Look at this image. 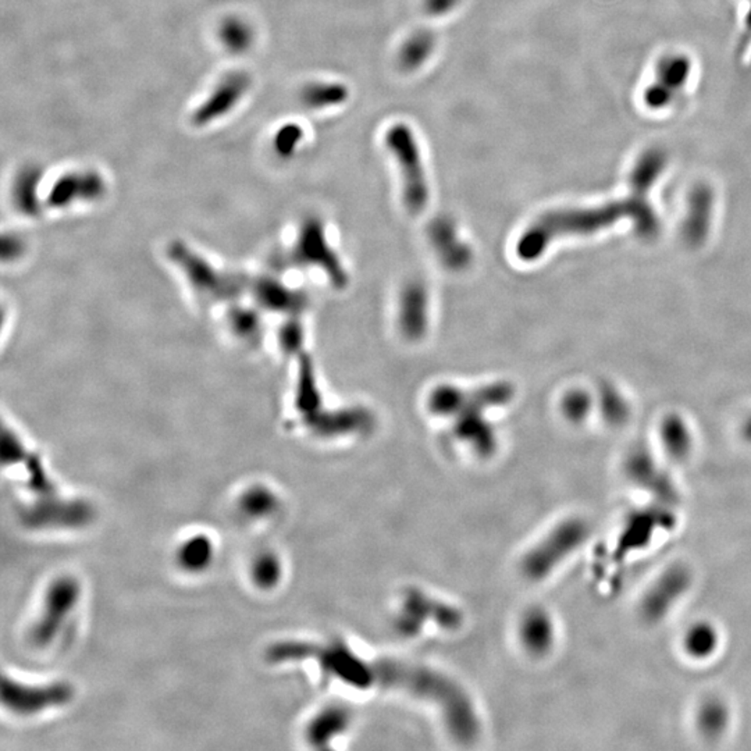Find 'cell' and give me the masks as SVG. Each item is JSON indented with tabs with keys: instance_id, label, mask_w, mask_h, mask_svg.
Listing matches in <instances>:
<instances>
[{
	"instance_id": "1",
	"label": "cell",
	"mask_w": 751,
	"mask_h": 751,
	"mask_svg": "<svg viewBox=\"0 0 751 751\" xmlns=\"http://www.w3.org/2000/svg\"><path fill=\"white\" fill-rule=\"evenodd\" d=\"M649 191L632 188L628 200L607 203L599 208L565 209L546 213L531 224L519 237L516 254L525 262L539 259L552 241L561 237L588 236L605 227L612 226L623 219H629L636 233L644 239H653L658 234L659 221L650 202Z\"/></svg>"
},
{
	"instance_id": "2",
	"label": "cell",
	"mask_w": 751,
	"mask_h": 751,
	"mask_svg": "<svg viewBox=\"0 0 751 751\" xmlns=\"http://www.w3.org/2000/svg\"><path fill=\"white\" fill-rule=\"evenodd\" d=\"M369 677L385 688L400 690L437 709L444 727L458 742L476 740L480 725L473 703L463 688L432 668L403 659H377L365 665Z\"/></svg>"
},
{
	"instance_id": "3",
	"label": "cell",
	"mask_w": 751,
	"mask_h": 751,
	"mask_svg": "<svg viewBox=\"0 0 751 751\" xmlns=\"http://www.w3.org/2000/svg\"><path fill=\"white\" fill-rule=\"evenodd\" d=\"M385 145L400 167L406 208L412 213L421 212L429 200V184L414 132L404 122L391 125L385 134Z\"/></svg>"
},
{
	"instance_id": "4",
	"label": "cell",
	"mask_w": 751,
	"mask_h": 751,
	"mask_svg": "<svg viewBox=\"0 0 751 751\" xmlns=\"http://www.w3.org/2000/svg\"><path fill=\"white\" fill-rule=\"evenodd\" d=\"M588 525L580 519H570L555 526L523 560V572L532 580L547 578L567 560L588 537Z\"/></svg>"
},
{
	"instance_id": "5",
	"label": "cell",
	"mask_w": 751,
	"mask_h": 751,
	"mask_svg": "<svg viewBox=\"0 0 751 751\" xmlns=\"http://www.w3.org/2000/svg\"><path fill=\"white\" fill-rule=\"evenodd\" d=\"M21 521L35 529L83 528L93 518V510L81 500H63L59 495L39 497L34 504L21 508Z\"/></svg>"
},
{
	"instance_id": "6",
	"label": "cell",
	"mask_w": 751,
	"mask_h": 751,
	"mask_svg": "<svg viewBox=\"0 0 751 751\" xmlns=\"http://www.w3.org/2000/svg\"><path fill=\"white\" fill-rule=\"evenodd\" d=\"M80 593V584L69 576L59 578L52 583L46 593L44 611L38 622L34 625L31 635L36 646H49L57 638L67 618L75 609Z\"/></svg>"
},
{
	"instance_id": "7",
	"label": "cell",
	"mask_w": 751,
	"mask_h": 751,
	"mask_svg": "<svg viewBox=\"0 0 751 751\" xmlns=\"http://www.w3.org/2000/svg\"><path fill=\"white\" fill-rule=\"evenodd\" d=\"M74 690L69 683L57 682L30 686L5 677L2 682V703L13 713L31 716L45 709L64 706L72 701Z\"/></svg>"
},
{
	"instance_id": "8",
	"label": "cell",
	"mask_w": 751,
	"mask_h": 751,
	"mask_svg": "<svg viewBox=\"0 0 751 751\" xmlns=\"http://www.w3.org/2000/svg\"><path fill=\"white\" fill-rule=\"evenodd\" d=\"M690 586L692 572L685 565H674L665 571L641 600V617L651 623L664 619Z\"/></svg>"
},
{
	"instance_id": "9",
	"label": "cell",
	"mask_w": 751,
	"mask_h": 751,
	"mask_svg": "<svg viewBox=\"0 0 751 751\" xmlns=\"http://www.w3.org/2000/svg\"><path fill=\"white\" fill-rule=\"evenodd\" d=\"M250 83L252 81L247 73H229L194 112L192 122L198 127H205L234 111L237 104L247 95Z\"/></svg>"
},
{
	"instance_id": "10",
	"label": "cell",
	"mask_w": 751,
	"mask_h": 751,
	"mask_svg": "<svg viewBox=\"0 0 751 751\" xmlns=\"http://www.w3.org/2000/svg\"><path fill=\"white\" fill-rule=\"evenodd\" d=\"M625 471L633 483L643 487L659 500L668 504L677 502L678 495H679L677 486L671 477L668 476L667 472L658 465V463H656V459L647 448H635L628 455L625 461Z\"/></svg>"
},
{
	"instance_id": "11",
	"label": "cell",
	"mask_w": 751,
	"mask_h": 751,
	"mask_svg": "<svg viewBox=\"0 0 751 751\" xmlns=\"http://www.w3.org/2000/svg\"><path fill=\"white\" fill-rule=\"evenodd\" d=\"M297 255L309 260L307 263H315V265L325 268L331 280L340 286L346 283V275L337 258L326 244L325 234H323L319 221L310 220L305 224L302 237H299L298 245H297Z\"/></svg>"
},
{
	"instance_id": "12",
	"label": "cell",
	"mask_w": 751,
	"mask_h": 751,
	"mask_svg": "<svg viewBox=\"0 0 751 751\" xmlns=\"http://www.w3.org/2000/svg\"><path fill=\"white\" fill-rule=\"evenodd\" d=\"M714 194L707 185H698L688 197V212L683 221V239L688 244L700 245L713 223Z\"/></svg>"
},
{
	"instance_id": "13",
	"label": "cell",
	"mask_w": 751,
	"mask_h": 751,
	"mask_svg": "<svg viewBox=\"0 0 751 751\" xmlns=\"http://www.w3.org/2000/svg\"><path fill=\"white\" fill-rule=\"evenodd\" d=\"M103 190L104 182L98 173H70L54 182L49 194V202L62 208L75 200H95L101 197Z\"/></svg>"
},
{
	"instance_id": "14",
	"label": "cell",
	"mask_w": 751,
	"mask_h": 751,
	"mask_svg": "<svg viewBox=\"0 0 751 751\" xmlns=\"http://www.w3.org/2000/svg\"><path fill=\"white\" fill-rule=\"evenodd\" d=\"M521 639L531 653H547L555 640L554 623L551 618L541 610H533L529 612L521 623Z\"/></svg>"
},
{
	"instance_id": "15",
	"label": "cell",
	"mask_w": 751,
	"mask_h": 751,
	"mask_svg": "<svg viewBox=\"0 0 751 751\" xmlns=\"http://www.w3.org/2000/svg\"><path fill=\"white\" fill-rule=\"evenodd\" d=\"M661 438L665 453L675 461H683L692 453V432L682 417L677 415H671L662 422Z\"/></svg>"
},
{
	"instance_id": "16",
	"label": "cell",
	"mask_w": 751,
	"mask_h": 751,
	"mask_svg": "<svg viewBox=\"0 0 751 751\" xmlns=\"http://www.w3.org/2000/svg\"><path fill=\"white\" fill-rule=\"evenodd\" d=\"M348 98V90L343 83H313L307 85L301 93L302 103L309 109L331 108L343 103Z\"/></svg>"
},
{
	"instance_id": "17",
	"label": "cell",
	"mask_w": 751,
	"mask_h": 751,
	"mask_svg": "<svg viewBox=\"0 0 751 751\" xmlns=\"http://www.w3.org/2000/svg\"><path fill=\"white\" fill-rule=\"evenodd\" d=\"M403 328L411 337H417L424 333L426 322V297L419 287H411L404 294Z\"/></svg>"
},
{
	"instance_id": "18",
	"label": "cell",
	"mask_w": 751,
	"mask_h": 751,
	"mask_svg": "<svg viewBox=\"0 0 751 751\" xmlns=\"http://www.w3.org/2000/svg\"><path fill=\"white\" fill-rule=\"evenodd\" d=\"M219 36L227 51L244 54L254 44L255 31L244 18L229 17L223 21Z\"/></svg>"
},
{
	"instance_id": "19",
	"label": "cell",
	"mask_w": 751,
	"mask_h": 751,
	"mask_svg": "<svg viewBox=\"0 0 751 751\" xmlns=\"http://www.w3.org/2000/svg\"><path fill=\"white\" fill-rule=\"evenodd\" d=\"M729 724V709L719 698H708L697 713V727L706 737L721 736Z\"/></svg>"
},
{
	"instance_id": "20",
	"label": "cell",
	"mask_w": 751,
	"mask_h": 751,
	"mask_svg": "<svg viewBox=\"0 0 751 751\" xmlns=\"http://www.w3.org/2000/svg\"><path fill=\"white\" fill-rule=\"evenodd\" d=\"M213 560V544L203 534L188 539L179 551V562L184 570L198 572L209 567Z\"/></svg>"
},
{
	"instance_id": "21",
	"label": "cell",
	"mask_w": 751,
	"mask_h": 751,
	"mask_svg": "<svg viewBox=\"0 0 751 751\" xmlns=\"http://www.w3.org/2000/svg\"><path fill=\"white\" fill-rule=\"evenodd\" d=\"M434 45V36L429 31H419V33L414 34L401 48V67L406 72L421 67L433 54Z\"/></svg>"
},
{
	"instance_id": "22",
	"label": "cell",
	"mask_w": 751,
	"mask_h": 751,
	"mask_svg": "<svg viewBox=\"0 0 751 751\" xmlns=\"http://www.w3.org/2000/svg\"><path fill=\"white\" fill-rule=\"evenodd\" d=\"M718 632L711 623L698 622L688 628L685 635L686 651L695 658H707L718 647Z\"/></svg>"
},
{
	"instance_id": "23",
	"label": "cell",
	"mask_w": 751,
	"mask_h": 751,
	"mask_svg": "<svg viewBox=\"0 0 751 751\" xmlns=\"http://www.w3.org/2000/svg\"><path fill=\"white\" fill-rule=\"evenodd\" d=\"M664 166V153L658 150L649 151L639 159L638 164L633 169L630 185H632V188L641 190V191H650Z\"/></svg>"
},
{
	"instance_id": "24",
	"label": "cell",
	"mask_w": 751,
	"mask_h": 751,
	"mask_svg": "<svg viewBox=\"0 0 751 751\" xmlns=\"http://www.w3.org/2000/svg\"><path fill=\"white\" fill-rule=\"evenodd\" d=\"M690 62L688 57L682 54H671V56L664 57L659 62L658 69H657V75H658L659 83L671 88L677 93L680 88L685 87L688 83V75H690Z\"/></svg>"
},
{
	"instance_id": "25",
	"label": "cell",
	"mask_w": 751,
	"mask_h": 751,
	"mask_svg": "<svg viewBox=\"0 0 751 751\" xmlns=\"http://www.w3.org/2000/svg\"><path fill=\"white\" fill-rule=\"evenodd\" d=\"M600 409L605 422L612 426L626 424L630 416V406L625 396L611 385H604L600 393Z\"/></svg>"
},
{
	"instance_id": "26",
	"label": "cell",
	"mask_w": 751,
	"mask_h": 751,
	"mask_svg": "<svg viewBox=\"0 0 751 751\" xmlns=\"http://www.w3.org/2000/svg\"><path fill=\"white\" fill-rule=\"evenodd\" d=\"M276 505H278V500L275 494L265 487L250 489L241 500V508L244 512L254 518L268 515L276 510Z\"/></svg>"
},
{
	"instance_id": "27",
	"label": "cell",
	"mask_w": 751,
	"mask_h": 751,
	"mask_svg": "<svg viewBox=\"0 0 751 751\" xmlns=\"http://www.w3.org/2000/svg\"><path fill=\"white\" fill-rule=\"evenodd\" d=\"M255 583L260 588L270 589L278 584L281 576L280 561L273 554H265L255 561L252 568Z\"/></svg>"
},
{
	"instance_id": "28",
	"label": "cell",
	"mask_w": 751,
	"mask_h": 751,
	"mask_svg": "<svg viewBox=\"0 0 751 751\" xmlns=\"http://www.w3.org/2000/svg\"><path fill=\"white\" fill-rule=\"evenodd\" d=\"M344 718L337 713H325L317 717V721L313 722L309 727L310 742L323 743L327 742L328 736H336L338 730L341 729Z\"/></svg>"
},
{
	"instance_id": "29",
	"label": "cell",
	"mask_w": 751,
	"mask_h": 751,
	"mask_svg": "<svg viewBox=\"0 0 751 751\" xmlns=\"http://www.w3.org/2000/svg\"><path fill=\"white\" fill-rule=\"evenodd\" d=\"M304 138V132L301 127L297 124H286L276 132L273 145H275L276 153L281 158H289L292 153L296 152L299 143Z\"/></svg>"
},
{
	"instance_id": "30",
	"label": "cell",
	"mask_w": 751,
	"mask_h": 751,
	"mask_svg": "<svg viewBox=\"0 0 751 751\" xmlns=\"http://www.w3.org/2000/svg\"><path fill=\"white\" fill-rule=\"evenodd\" d=\"M591 409V398L588 393L581 390L571 391L562 401V411L565 416L572 422H581L586 419Z\"/></svg>"
},
{
	"instance_id": "31",
	"label": "cell",
	"mask_w": 751,
	"mask_h": 751,
	"mask_svg": "<svg viewBox=\"0 0 751 751\" xmlns=\"http://www.w3.org/2000/svg\"><path fill=\"white\" fill-rule=\"evenodd\" d=\"M674 98L675 91H672L671 88H668L667 85L659 83V81H656V83H654L651 87L647 88L646 93H644V102H646L647 106L651 109H657V111L669 106L671 102L674 101Z\"/></svg>"
},
{
	"instance_id": "32",
	"label": "cell",
	"mask_w": 751,
	"mask_h": 751,
	"mask_svg": "<svg viewBox=\"0 0 751 751\" xmlns=\"http://www.w3.org/2000/svg\"><path fill=\"white\" fill-rule=\"evenodd\" d=\"M459 0H424V9L429 15H443L451 12Z\"/></svg>"
},
{
	"instance_id": "33",
	"label": "cell",
	"mask_w": 751,
	"mask_h": 751,
	"mask_svg": "<svg viewBox=\"0 0 751 751\" xmlns=\"http://www.w3.org/2000/svg\"><path fill=\"white\" fill-rule=\"evenodd\" d=\"M743 437L747 440L748 443H751V416L748 417L747 421L745 422L742 427Z\"/></svg>"
}]
</instances>
